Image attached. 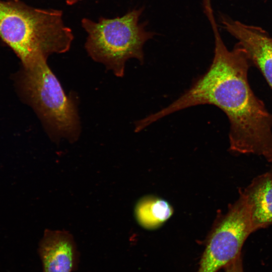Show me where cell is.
<instances>
[{
	"label": "cell",
	"instance_id": "obj_1",
	"mask_svg": "<svg viewBox=\"0 0 272 272\" xmlns=\"http://www.w3.org/2000/svg\"><path fill=\"white\" fill-rule=\"evenodd\" d=\"M214 57L206 73L166 107L151 114L156 122L174 112L198 105L217 106L230 123V150L263 157L272 163V115L255 96L247 79L250 59L239 45L229 50L212 22Z\"/></svg>",
	"mask_w": 272,
	"mask_h": 272
},
{
	"label": "cell",
	"instance_id": "obj_2",
	"mask_svg": "<svg viewBox=\"0 0 272 272\" xmlns=\"http://www.w3.org/2000/svg\"><path fill=\"white\" fill-rule=\"evenodd\" d=\"M61 10L38 9L20 0H0V38L24 67L67 51L74 39Z\"/></svg>",
	"mask_w": 272,
	"mask_h": 272
},
{
	"label": "cell",
	"instance_id": "obj_3",
	"mask_svg": "<svg viewBox=\"0 0 272 272\" xmlns=\"http://www.w3.org/2000/svg\"><path fill=\"white\" fill-rule=\"evenodd\" d=\"M143 10L133 9L113 19L101 17L97 22L87 18L81 21L88 34L85 47L89 55L117 77L123 76L125 62L130 58L144 63L143 46L155 34L146 31L145 23H139Z\"/></svg>",
	"mask_w": 272,
	"mask_h": 272
},
{
	"label": "cell",
	"instance_id": "obj_4",
	"mask_svg": "<svg viewBox=\"0 0 272 272\" xmlns=\"http://www.w3.org/2000/svg\"><path fill=\"white\" fill-rule=\"evenodd\" d=\"M23 92L53 139L76 141L80 124L75 101L64 93L47 63L41 60L24 67Z\"/></svg>",
	"mask_w": 272,
	"mask_h": 272
},
{
	"label": "cell",
	"instance_id": "obj_5",
	"mask_svg": "<svg viewBox=\"0 0 272 272\" xmlns=\"http://www.w3.org/2000/svg\"><path fill=\"white\" fill-rule=\"evenodd\" d=\"M254 232L249 205L239 190L237 200L219 218L210 234L197 272H217L241 254L248 237Z\"/></svg>",
	"mask_w": 272,
	"mask_h": 272
},
{
	"label": "cell",
	"instance_id": "obj_6",
	"mask_svg": "<svg viewBox=\"0 0 272 272\" xmlns=\"http://www.w3.org/2000/svg\"><path fill=\"white\" fill-rule=\"evenodd\" d=\"M223 27L239 41L272 88V38L261 28L222 17Z\"/></svg>",
	"mask_w": 272,
	"mask_h": 272
},
{
	"label": "cell",
	"instance_id": "obj_7",
	"mask_svg": "<svg viewBox=\"0 0 272 272\" xmlns=\"http://www.w3.org/2000/svg\"><path fill=\"white\" fill-rule=\"evenodd\" d=\"M42 272H73L79 264V253L71 234L46 230L38 249Z\"/></svg>",
	"mask_w": 272,
	"mask_h": 272
},
{
	"label": "cell",
	"instance_id": "obj_8",
	"mask_svg": "<svg viewBox=\"0 0 272 272\" xmlns=\"http://www.w3.org/2000/svg\"><path fill=\"white\" fill-rule=\"evenodd\" d=\"M254 232L272 224V171L254 178L244 189Z\"/></svg>",
	"mask_w": 272,
	"mask_h": 272
},
{
	"label": "cell",
	"instance_id": "obj_9",
	"mask_svg": "<svg viewBox=\"0 0 272 272\" xmlns=\"http://www.w3.org/2000/svg\"><path fill=\"white\" fill-rule=\"evenodd\" d=\"M135 216L143 227L152 229L167 220L172 214V209L166 201L156 197H146L135 207Z\"/></svg>",
	"mask_w": 272,
	"mask_h": 272
},
{
	"label": "cell",
	"instance_id": "obj_10",
	"mask_svg": "<svg viewBox=\"0 0 272 272\" xmlns=\"http://www.w3.org/2000/svg\"><path fill=\"white\" fill-rule=\"evenodd\" d=\"M224 268L225 272H244L241 254L227 264Z\"/></svg>",
	"mask_w": 272,
	"mask_h": 272
},
{
	"label": "cell",
	"instance_id": "obj_11",
	"mask_svg": "<svg viewBox=\"0 0 272 272\" xmlns=\"http://www.w3.org/2000/svg\"><path fill=\"white\" fill-rule=\"evenodd\" d=\"M81 0H65L66 3L67 5L72 6L78 3Z\"/></svg>",
	"mask_w": 272,
	"mask_h": 272
},
{
	"label": "cell",
	"instance_id": "obj_12",
	"mask_svg": "<svg viewBox=\"0 0 272 272\" xmlns=\"http://www.w3.org/2000/svg\"><path fill=\"white\" fill-rule=\"evenodd\" d=\"M271 171H272V169L271 170Z\"/></svg>",
	"mask_w": 272,
	"mask_h": 272
}]
</instances>
